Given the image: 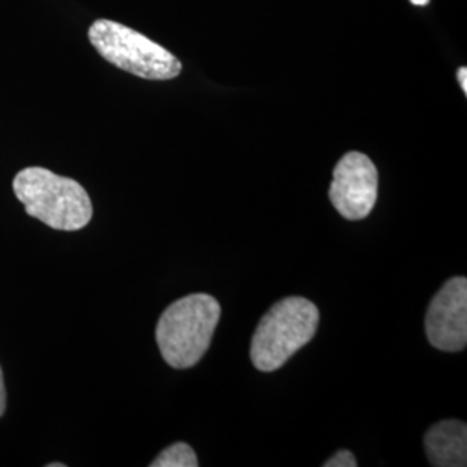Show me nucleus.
Listing matches in <instances>:
<instances>
[{
	"mask_svg": "<svg viewBox=\"0 0 467 467\" xmlns=\"http://www.w3.org/2000/svg\"><path fill=\"white\" fill-rule=\"evenodd\" d=\"M357 459L350 451H339L334 453L333 457L324 462V467H355Z\"/></svg>",
	"mask_w": 467,
	"mask_h": 467,
	"instance_id": "1a4fd4ad",
	"label": "nucleus"
},
{
	"mask_svg": "<svg viewBox=\"0 0 467 467\" xmlns=\"http://www.w3.org/2000/svg\"><path fill=\"white\" fill-rule=\"evenodd\" d=\"M13 189L30 217L56 231H80L92 220V202L84 187L47 168L21 170Z\"/></svg>",
	"mask_w": 467,
	"mask_h": 467,
	"instance_id": "f257e3e1",
	"label": "nucleus"
},
{
	"mask_svg": "<svg viewBox=\"0 0 467 467\" xmlns=\"http://www.w3.org/2000/svg\"><path fill=\"white\" fill-rule=\"evenodd\" d=\"M220 303L196 293L173 301L156 326V343L173 368H194L212 345L220 320Z\"/></svg>",
	"mask_w": 467,
	"mask_h": 467,
	"instance_id": "f03ea898",
	"label": "nucleus"
},
{
	"mask_svg": "<svg viewBox=\"0 0 467 467\" xmlns=\"http://www.w3.org/2000/svg\"><path fill=\"white\" fill-rule=\"evenodd\" d=\"M414 5H428L430 0H410Z\"/></svg>",
	"mask_w": 467,
	"mask_h": 467,
	"instance_id": "f8f14e48",
	"label": "nucleus"
},
{
	"mask_svg": "<svg viewBox=\"0 0 467 467\" xmlns=\"http://www.w3.org/2000/svg\"><path fill=\"white\" fill-rule=\"evenodd\" d=\"M426 336L438 350L462 351L466 348V277H453L436 293L426 316Z\"/></svg>",
	"mask_w": 467,
	"mask_h": 467,
	"instance_id": "423d86ee",
	"label": "nucleus"
},
{
	"mask_svg": "<svg viewBox=\"0 0 467 467\" xmlns=\"http://www.w3.org/2000/svg\"><path fill=\"white\" fill-rule=\"evenodd\" d=\"M430 462L436 467H464L467 464V426L447 419L430 428L424 436Z\"/></svg>",
	"mask_w": 467,
	"mask_h": 467,
	"instance_id": "0eeeda50",
	"label": "nucleus"
},
{
	"mask_svg": "<svg viewBox=\"0 0 467 467\" xmlns=\"http://www.w3.org/2000/svg\"><path fill=\"white\" fill-rule=\"evenodd\" d=\"M198 455L187 443H173L161 451L150 467H198Z\"/></svg>",
	"mask_w": 467,
	"mask_h": 467,
	"instance_id": "6e6552de",
	"label": "nucleus"
},
{
	"mask_svg": "<svg viewBox=\"0 0 467 467\" xmlns=\"http://www.w3.org/2000/svg\"><path fill=\"white\" fill-rule=\"evenodd\" d=\"M5 400H7V397H5V384H4V374H2V368H0V418L5 412Z\"/></svg>",
	"mask_w": 467,
	"mask_h": 467,
	"instance_id": "9d476101",
	"label": "nucleus"
},
{
	"mask_svg": "<svg viewBox=\"0 0 467 467\" xmlns=\"http://www.w3.org/2000/svg\"><path fill=\"white\" fill-rule=\"evenodd\" d=\"M457 80H459V84H461L462 92L467 94V67H459V71H457Z\"/></svg>",
	"mask_w": 467,
	"mask_h": 467,
	"instance_id": "9b49d317",
	"label": "nucleus"
},
{
	"mask_svg": "<svg viewBox=\"0 0 467 467\" xmlns=\"http://www.w3.org/2000/svg\"><path fill=\"white\" fill-rule=\"evenodd\" d=\"M65 464H59V462H52V464H49V467H63Z\"/></svg>",
	"mask_w": 467,
	"mask_h": 467,
	"instance_id": "ddd939ff",
	"label": "nucleus"
},
{
	"mask_svg": "<svg viewBox=\"0 0 467 467\" xmlns=\"http://www.w3.org/2000/svg\"><path fill=\"white\" fill-rule=\"evenodd\" d=\"M88 40L108 63L146 80H171L182 71L170 50L111 19L92 23Z\"/></svg>",
	"mask_w": 467,
	"mask_h": 467,
	"instance_id": "20e7f679",
	"label": "nucleus"
},
{
	"mask_svg": "<svg viewBox=\"0 0 467 467\" xmlns=\"http://www.w3.org/2000/svg\"><path fill=\"white\" fill-rule=\"evenodd\" d=\"M378 168L364 152L350 150L334 167L329 200L341 217L357 222L368 217L378 201Z\"/></svg>",
	"mask_w": 467,
	"mask_h": 467,
	"instance_id": "39448f33",
	"label": "nucleus"
},
{
	"mask_svg": "<svg viewBox=\"0 0 467 467\" xmlns=\"http://www.w3.org/2000/svg\"><path fill=\"white\" fill-rule=\"evenodd\" d=\"M318 308L306 298L289 296L275 303L262 317L251 339L253 366L274 372L312 341L317 333Z\"/></svg>",
	"mask_w": 467,
	"mask_h": 467,
	"instance_id": "7ed1b4c3",
	"label": "nucleus"
}]
</instances>
